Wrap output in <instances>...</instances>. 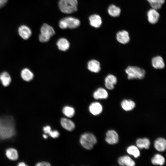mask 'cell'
<instances>
[{
  "mask_svg": "<svg viewBox=\"0 0 166 166\" xmlns=\"http://www.w3.org/2000/svg\"><path fill=\"white\" fill-rule=\"evenodd\" d=\"M105 140L109 144H115L119 141V136L117 132L113 130H109L106 133Z\"/></svg>",
  "mask_w": 166,
  "mask_h": 166,
  "instance_id": "obj_7",
  "label": "cell"
},
{
  "mask_svg": "<svg viewBox=\"0 0 166 166\" xmlns=\"http://www.w3.org/2000/svg\"><path fill=\"white\" fill-rule=\"evenodd\" d=\"M154 147L156 149L160 152L164 151L166 148V140L164 138H159L154 142Z\"/></svg>",
  "mask_w": 166,
  "mask_h": 166,
  "instance_id": "obj_19",
  "label": "cell"
},
{
  "mask_svg": "<svg viewBox=\"0 0 166 166\" xmlns=\"http://www.w3.org/2000/svg\"><path fill=\"white\" fill-rule=\"evenodd\" d=\"M97 140L95 136L90 133H85L81 137L80 142L83 147L88 150L91 149L96 144Z\"/></svg>",
  "mask_w": 166,
  "mask_h": 166,
  "instance_id": "obj_6",
  "label": "cell"
},
{
  "mask_svg": "<svg viewBox=\"0 0 166 166\" xmlns=\"http://www.w3.org/2000/svg\"><path fill=\"white\" fill-rule=\"evenodd\" d=\"M61 123L62 127L69 131L73 130L75 128L74 123L71 120L63 118L61 120Z\"/></svg>",
  "mask_w": 166,
  "mask_h": 166,
  "instance_id": "obj_18",
  "label": "cell"
},
{
  "mask_svg": "<svg viewBox=\"0 0 166 166\" xmlns=\"http://www.w3.org/2000/svg\"><path fill=\"white\" fill-rule=\"evenodd\" d=\"M21 75L23 80L26 81H31L34 77L33 73L29 69L26 68L22 70Z\"/></svg>",
  "mask_w": 166,
  "mask_h": 166,
  "instance_id": "obj_22",
  "label": "cell"
},
{
  "mask_svg": "<svg viewBox=\"0 0 166 166\" xmlns=\"http://www.w3.org/2000/svg\"><path fill=\"white\" fill-rule=\"evenodd\" d=\"M90 25L96 28L100 27L102 23L101 17L97 14L90 15L89 18Z\"/></svg>",
  "mask_w": 166,
  "mask_h": 166,
  "instance_id": "obj_11",
  "label": "cell"
},
{
  "mask_svg": "<svg viewBox=\"0 0 166 166\" xmlns=\"http://www.w3.org/2000/svg\"><path fill=\"white\" fill-rule=\"evenodd\" d=\"M151 161L152 164L154 165H162L165 162L164 157L159 154H156L152 159Z\"/></svg>",
  "mask_w": 166,
  "mask_h": 166,
  "instance_id": "obj_27",
  "label": "cell"
},
{
  "mask_svg": "<svg viewBox=\"0 0 166 166\" xmlns=\"http://www.w3.org/2000/svg\"><path fill=\"white\" fill-rule=\"evenodd\" d=\"M52 137L56 138L58 137L59 135V132L56 130H51L48 134Z\"/></svg>",
  "mask_w": 166,
  "mask_h": 166,
  "instance_id": "obj_31",
  "label": "cell"
},
{
  "mask_svg": "<svg viewBox=\"0 0 166 166\" xmlns=\"http://www.w3.org/2000/svg\"><path fill=\"white\" fill-rule=\"evenodd\" d=\"M117 83V78L112 74L108 75L105 79V85L108 89L112 90L114 88V85Z\"/></svg>",
  "mask_w": 166,
  "mask_h": 166,
  "instance_id": "obj_12",
  "label": "cell"
},
{
  "mask_svg": "<svg viewBox=\"0 0 166 166\" xmlns=\"http://www.w3.org/2000/svg\"><path fill=\"white\" fill-rule=\"evenodd\" d=\"M125 71L128 75V79H142L144 77L145 74V71L144 69L135 66H128Z\"/></svg>",
  "mask_w": 166,
  "mask_h": 166,
  "instance_id": "obj_5",
  "label": "cell"
},
{
  "mask_svg": "<svg viewBox=\"0 0 166 166\" xmlns=\"http://www.w3.org/2000/svg\"><path fill=\"white\" fill-rule=\"evenodd\" d=\"M0 80L3 86L6 87L10 84L11 78L9 73L5 71L0 74Z\"/></svg>",
  "mask_w": 166,
  "mask_h": 166,
  "instance_id": "obj_21",
  "label": "cell"
},
{
  "mask_svg": "<svg viewBox=\"0 0 166 166\" xmlns=\"http://www.w3.org/2000/svg\"><path fill=\"white\" fill-rule=\"evenodd\" d=\"M15 132L14 121L11 118H0V139L11 138Z\"/></svg>",
  "mask_w": 166,
  "mask_h": 166,
  "instance_id": "obj_1",
  "label": "cell"
},
{
  "mask_svg": "<svg viewBox=\"0 0 166 166\" xmlns=\"http://www.w3.org/2000/svg\"><path fill=\"white\" fill-rule=\"evenodd\" d=\"M43 130L45 134H49L51 130V127L48 125L45 126L43 128Z\"/></svg>",
  "mask_w": 166,
  "mask_h": 166,
  "instance_id": "obj_33",
  "label": "cell"
},
{
  "mask_svg": "<svg viewBox=\"0 0 166 166\" xmlns=\"http://www.w3.org/2000/svg\"><path fill=\"white\" fill-rule=\"evenodd\" d=\"M18 31L20 36L24 40H27L29 38L32 34L30 29L25 25L20 26L18 28Z\"/></svg>",
  "mask_w": 166,
  "mask_h": 166,
  "instance_id": "obj_8",
  "label": "cell"
},
{
  "mask_svg": "<svg viewBox=\"0 0 166 166\" xmlns=\"http://www.w3.org/2000/svg\"><path fill=\"white\" fill-rule=\"evenodd\" d=\"M87 68L91 72L98 73L101 69L100 64L97 60H92L88 62Z\"/></svg>",
  "mask_w": 166,
  "mask_h": 166,
  "instance_id": "obj_13",
  "label": "cell"
},
{
  "mask_svg": "<svg viewBox=\"0 0 166 166\" xmlns=\"http://www.w3.org/2000/svg\"><path fill=\"white\" fill-rule=\"evenodd\" d=\"M81 24L80 21L77 18L72 17H65L61 19L59 22L60 28L62 29L69 28L75 29L79 27Z\"/></svg>",
  "mask_w": 166,
  "mask_h": 166,
  "instance_id": "obj_3",
  "label": "cell"
},
{
  "mask_svg": "<svg viewBox=\"0 0 166 166\" xmlns=\"http://www.w3.org/2000/svg\"><path fill=\"white\" fill-rule=\"evenodd\" d=\"M36 165L37 166H50L51 165L49 162H42L37 163Z\"/></svg>",
  "mask_w": 166,
  "mask_h": 166,
  "instance_id": "obj_32",
  "label": "cell"
},
{
  "mask_svg": "<svg viewBox=\"0 0 166 166\" xmlns=\"http://www.w3.org/2000/svg\"><path fill=\"white\" fill-rule=\"evenodd\" d=\"M40 34L39 36V41L42 42L49 41L50 38L55 34L52 27L47 23L43 24L40 28Z\"/></svg>",
  "mask_w": 166,
  "mask_h": 166,
  "instance_id": "obj_4",
  "label": "cell"
},
{
  "mask_svg": "<svg viewBox=\"0 0 166 166\" xmlns=\"http://www.w3.org/2000/svg\"><path fill=\"white\" fill-rule=\"evenodd\" d=\"M127 152L129 154L133 155L137 158L140 156V152L138 148L134 145L128 147L127 149Z\"/></svg>",
  "mask_w": 166,
  "mask_h": 166,
  "instance_id": "obj_29",
  "label": "cell"
},
{
  "mask_svg": "<svg viewBox=\"0 0 166 166\" xmlns=\"http://www.w3.org/2000/svg\"><path fill=\"white\" fill-rule=\"evenodd\" d=\"M121 105L124 110L129 111L131 110L135 107V104L132 100H124L121 102Z\"/></svg>",
  "mask_w": 166,
  "mask_h": 166,
  "instance_id": "obj_24",
  "label": "cell"
},
{
  "mask_svg": "<svg viewBox=\"0 0 166 166\" xmlns=\"http://www.w3.org/2000/svg\"><path fill=\"white\" fill-rule=\"evenodd\" d=\"M89 110L93 115H97L101 113L102 111V107L99 103L94 102L90 105Z\"/></svg>",
  "mask_w": 166,
  "mask_h": 166,
  "instance_id": "obj_15",
  "label": "cell"
},
{
  "mask_svg": "<svg viewBox=\"0 0 166 166\" xmlns=\"http://www.w3.org/2000/svg\"><path fill=\"white\" fill-rule=\"evenodd\" d=\"M108 96L107 91L104 89L101 88L98 89L93 94V97L97 100L106 99Z\"/></svg>",
  "mask_w": 166,
  "mask_h": 166,
  "instance_id": "obj_20",
  "label": "cell"
},
{
  "mask_svg": "<svg viewBox=\"0 0 166 166\" xmlns=\"http://www.w3.org/2000/svg\"><path fill=\"white\" fill-rule=\"evenodd\" d=\"M57 45L60 50L65 51L67 50L70 46V43L68 41L64 38L59 39L57 42Z\"/></svg>",
  "mask_w": 166,
  "mask_h": 166,
  "instance_id": "obj_16",
  "label": "cell"
},
{
  "mask_svg": "<svg viewBox=\"0 0 166 166\" xmlns=\"http://www.w3.org/2000/svg\"><path fill=\"white\" fill-rule=\"evenodd\" d=\"M24 162H21L18 163V166H27Z\"/></svg>",
  "mask_w": 166,
  "mask_h": 166,
  "instance_id": "obj_35",
  "label": "cell"
},
{
  "mask_svg": "<svg viewBox=\"0 0 166 166\" xmlns=\"http://www.w3.org/2000/svg\"><path fill=\"white\" fill-rule=\"evenodd\" d=\"M147 15L148 22L154 24L158 21L160 14L155 9L152 8L148 11Z\"/></svg>",
  "mask_w": 166,
  "mask_h": 166,
  "instance_id": "obj_9",
  "label": "cell"
},
{
  "mask_svg": "<svg viewBox=\"0 0 166 166\" xmlns=\"http://www.w3.org/2000/svg\"><path fill=\"white\" fill-rule=\"evenodd\" d=\"M8 0H0V8L3 7L7 3Z\"/></svg>",
  "mask_w": 166,
  "mask_h": 166,
  "instance_id": "obj_34",
  "label": "cell"
},
{
  "mask_svg": "<svg viewBox=\"0 0 166 166\" xmlns=\"http://www.w3.org/2000/svg\"><path fill=\"white\" fill-rule=\"evenodd\" d=\"M116 38L119 42L122 44H126L130 40L128 32L124 30L118 32L117 34Z\"/></svg>",
  "mask_w": 166,
  "mask_h": 166,
  "instance_id": "obj_10",
  "label": "cell"
},
{
  "mask_svg": "<svg viewBox=\"0 0 166 166\" xmlns=\"http://www.w3.org/2000/svg\"><path fill=\"white\" fill-rule=\"evenodd\" d=\"M109 14L113 17H117L119 16L121 12L119 7L114 5H110L108 9Z\"/></svg>",
  "mask_w": 166,
  "mask_h": 166,
  "instance_id": "obj_26",
  "label": "cell"
},
{
  "mask_svg": "<svg viewBox=\"0 0 166 166\" xmlns=\"http://www.w3.org/2000/svg\"><path fill=\"white\" fill-rule=\"evenodd\" d=\"M43 137L45 139H46L47 138V136L46 134H43Z\"/></svg>",
  "mask_w": 166,
  "mask_h": 166,
  "instance_id": "obj_36",
  "label": "cell"
},
{
  "mask_svg": "<svg viewBox=\"0 0 166 166\" xmlns=\"http://www.w3.org/2000/svg\"><path fill=\"white\" fill-rule=\"evenodd\" d=\"M62 112L66 117L71 118L73 117L75 114L74 109L72 107L66 106L62 109Z\"/></svg>",
  "mask_w": 166,
  "mask_h": 166,
  "instance_id": "obj_30",
  "label": "cell"
},
{
  "mask_svg": "<svg viewBox=\"0 0 166 166\" xmlns=\"http://www.w3.org/2000/svg\"><path fill=\"white\" fill-rule=\"evenodd\" d=\"M6 157L10 160H17L18 157L17 151L14 148H9L7 149L6 152Z\"/></svg>",
  "mask_w": 166,
  "mask_h": 166,
  "instance_id": "obj_25",
  "label": "cell"
},
{
  "mask_svg": "<svg viewBox=\"0 0 166 166\" xmlns=\"http://www.w3.org/2000/svg\"><path fill=\"white\" fill-rule=\"evenodd\" d=\"M118 162L121 166H134L135 164L134 161L128 156L120 157L118 159Z\"/></svg>",
  "mask_w": 166,
  "mask_h": 166,
  "instance_id": "obj_14",
  "label": "cell"
},
{
  "mask_svg": "<svg viewBox=\"0 0 166 166\" xmlns=\"http://www.w3.org/2000/svg\"><path fill=\"white\" fill-rule=\"evenodd\" d=\"M136 143L137 147L140 149L144 148L148 149L150 145V141L147 138L138 139L136 140Z\"/></svg>",
  "mask_w": 166,
  "mask_h": 166,
  "instance_id": "obj_23",
  "label": "cell"
},
{
  "mask_svg": "<svg viewBox=\"0 0 166 166\" xmlns=\"http://www.w3.org/2000/svg\"><path fill=\"white\" fill-rule=\"evenodd\" d=\"M77 5V0H59L58 2L59 9L65 14H69L76 11Z\"/></svg>",
  "mask_w": 166,
  "mask_h": 166,
  "instance_id": "obj_2",
  "label": "cell"
},
{
  "mask_svg": "<svg viewBox=\"0 0 166 166\" xmlns=\"http://www.w3.org/2000/svg\"><path fill=\"white\" fill-rule=\"evenodd\" d=\"M153 67L156 69H162L165 66V64L163 58L160 56L153 57L152 61Z\"/></svg>",
  "mask_w": 166,
  "mask_h": 166,
  "instance_id": "obj_17",
  "label": "cell"
},
{
  "mask_svg": "<svg viewBox=\"0 0 166 166\" xmlns=\"http://www.w3.org/2000/svg\"><path fill=\"white\" fill-rule=\"evenodd\" d=\"M165 0H147L152 8L156 10L160 9Z\"/></svg>",
  "mask_w": 166,
  "mask_h": 166,
  "instance_id": "obj_28",
  "label": "cell"
}]
</instances>
